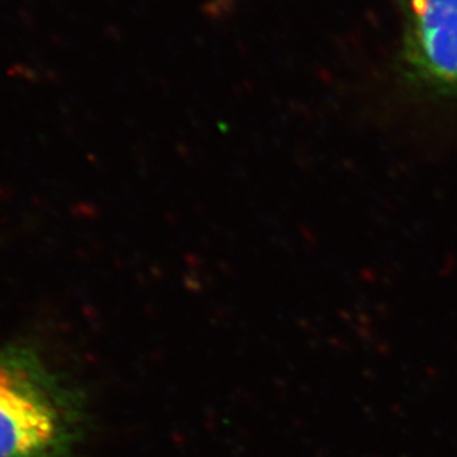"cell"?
<instances>
[{
    "instance_id": "2",
    "label": "cell",
    "mask_w": 457,
    "mask_h": 457,
    "mask_svg": "<svg viewBox=\"0 0 457 457\" xmlns=\"http://www.w3.org/2000/svg\"><path fill=\"white\" fill-rule=\"evenodd\" d=\"M403 56L414 82L457 96V0H398Z\"/></svg>"
},
{
    "instance_id": "1",
    "label": "cell",
    "mask_w": 457,
    "mask_h": 457,
    "mask_svg": "<svg viewBox=\"0 0 457 457\" xmlns=\"http://www.w3.org/2000/svg\"><path fill=\"white\" fill-rule=\"evenodd\" d=\"M82 397L35 348L0 346V457H78Z\"/></svg>"
}]
</instances>
